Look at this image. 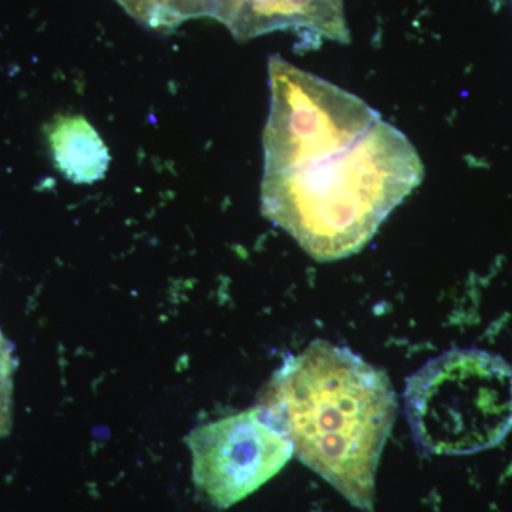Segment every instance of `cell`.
<instances>
[{
    "label": "cell",
    "instance_id": "1",
    "mask_svg": "<svg viewBox=\"0 0 512 512\" xmlns=\"http://www.w3.org/2000/svg\"><path fill=\"white\" fill-rule=\"evenodd\" d=\"M268 73L262 214L315 261L355 255L423 181L419 153L356 94L278 55Z\"/></svg>",
    "mask_w": 512,
    "mask_h": 512
},
{
    "label": "cell",
    "instance_id": "2",
    "mask_svg": "<svg viewBox=\"0 0 512 512\" xmlns=\"http://www.w3.org/2000/svg\"><path fill=\"white\" fill-rule=\"evenodd\" d=\"M256 404L305 466L360 511L373 512L377 467L397 414L383 370L348 348L313 340L286 357Z\"/></svg>",
    "mask_w": 512,
    "mask_h": 512
},
{
    "label": "cell",
    "instance_id": "3",
    "mask_svg": "<svg viewBox=\"0 0 512 512\" xmlns=\"http://www.w3.org/2000/svg\"><path fill=\"white\" fill-rule=\"evenodd\" d=\"M404 412L424 454L498 446L512 431V365L477 348L448 350L407 379Z\"/></svg>",
    "mask_w": 512,
    "mask_h": 512
},
{
    "label": "cell",
    "instance_id": "4",
    "mask_svg": "<svg viewBox=\"0 0 512 512\" xmlns=\"http://www.w3.org/2000/svg\"><path fill=\"white\" fill-rule=\"evenodd\" d=\"M187 443L195 488L220 510L255 493L295 454L292 440L259 404L201 424Z\"/></svg>",
    "mask_w": 512,
    "mask_h": 512
},
{
    "label": "cell",
    "instance_id": "5",
    "mask_svg": "<svg viewBox=\"0 0 512 512\" xmlns=\"http://www.w3.org/2000/svg\"><path fill=\"white\" fill-rule=\"evenodd\" d=\"M225 28L238 42L292 32L306 47H318L325 40L350 43L343 0H238Z\"/></svg>",
    "mask_w": 512,
    "mask_h": 512
},
{
    "label": "cell",
    "instance_id": "6",
    "mask_svg": "<svg viewBox=\"0 0 512 512\" xmlns=\"http://www.w3.org/2000/svg\"><path fill=\"white\" fill-rule=\"evenodd\" d=\"M57 170L74 184H93L109 170L110 153L103 138L80 114H60L46 126Z\"/></svg>",
    "mask_w": 512,
    "mask_h": 512
},
{
    "label": "cell",
    "instance_id": "7",
    "mask_svg": "<svg viewBox=\"0 0 512 512\" xmlns=\"http://www.w3.org/2000/svg\"><path fill=\"white\" fill-rule=\"evenodd\" d=\"M13 375L15 356L9 340L0 329V437L8 436L12 429Z\"/></svg>",
    "mask_w": 512,
    "mask_h": 512
}]
</instances>
